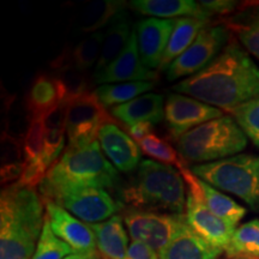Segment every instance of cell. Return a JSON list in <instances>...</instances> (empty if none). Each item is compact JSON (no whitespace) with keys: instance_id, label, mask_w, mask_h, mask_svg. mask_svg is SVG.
I'll use <instances>...</instances> for the list:
<instances>
[{"instance_id":"obj_1","label":"cell","mask_w":259,"mask_h":259,"mask_svg":"<svg viewBox=\"0 0 259 259\" xmlns=\"http://www.w3.org/2000/svg\"><path fill=\"white\" fill-rule=\"evenodd\" d=\"M171 89L231 113L259 96V66L232 41L205 69L174 84Z\"/></svg>"},{"instance_id":"obj_2","label":"cell","mask_w":259,"mask_h":259,"mask_svg":"<svg viewBox=\"0 0 259 259\" xmlns=\"http://www.w3.org/2000/svg\"><path fill=\"white\" fill-rule=\"evenodd\" d=\"M45 202L36 190L14 183L0 194V259H32L44 229Z\"/></svg>"},{"instance_id":"obj_3","label":"cell","mask_w":259,"mask_h":259,"mask_svg":"<svg viewBox=\"0 0 259 259\" xmlns=\"http://www.w3.org/2000/svg\"><path fill=\"white\" fill-rule=\"evenodd\" d=\"M119 171L107 160L99 141L80 148H66L47 171L38 192L45 196L70 187H99L111 190L118 186Z\"/></svg>"},{"instance_id":"obj_4","label":"cell","mask_w":259,"mask_h":259,"mask_svg":"<svg viewBox=\"0 0 259 259\" xmlns=\"http://www.w3.org/2000/svg\"><path fill=\"white\" fill-rule=\"evenodd\" d=\"M187 194L185 180L176 168L143 160L134 180L121 190V199L132 209L184 213Z\"/></svg>"},{"instance_id":"obj_5","label":"cell","mask_w":259,"mask_h":259,"mask_svg":"<svg viewBox=\"0 0 259 259\" xmlns=\"http://www.w3.org/2000/svg\"><path fill=\"white\" fill-rule=\"evenodd\" d=\"M248 138L232 115H222L197 126L177 141L178 153L191 163H210L239 155Z\"/></svg>"},{"instance_id":"obj_6","label":"cell","mask_w":259,"mask_h":259,"mask_svg":"<svg viewBox=\"0 0 259 259\" xmlns=\"http://www.w3.org/2000/svg\"><path fill=\"white\" fill-rule=\"evenodd\" d=\"M192 173L259 211V155L239 154L221 161L196 164Z\"/></svg>"},{"instance_id":"obj_7","label":"cell","mask_w":259,"mask_h":259,"mask_svg":"<svg viewBox=\"0 0 259 259\" xmlns=\"http://www.w3.org/2000/svg\"><path fill=\"white\" fill-rule=\"evenodd\" d=\"M122 220L132 240L150 246L157 253L189 227L185 213L130 209Z\"/></svg>"},{"instance_id":"obj_8","label":"cell","mask_w":259,"mask_h":259,"mask_svg":"<svg viewBox=\"0 0 259 259\" xmlns=\"http://www.w3.org/2000/svg\"><path fill=\"white\" fill-rule=\"evenodd\" d=\"M41 197L44 200L57 203L88 225L106 221L115 216L121 208V204L108 191L99 187H70L52 191Z\"/></svg>"},{"instance_id":"obj_9","label":"cell","mask_w":259,"mask_h":259,"mask_svg":"<svg viewBox=\"0 0 259 259\" xmlns=\"http://www.w3.org/2000/svg\"><path fill=\"white\" fill-rule=\"evenodd\" d=\"M180 173L189 186L185 212L187 225L196 234H198L213 247L226 251L236 228L228 222L223 221L206 208L200 196L198 177L194 176L192 170L190 171L185 167L180 169Z\"/></svg>"},{"instance_id":"obj_10","label":"cell","mask_w":259,"mask_h":259,"mask_svg":"<svg viewBox=\"0 0 259 259\" xmlns=\"http://www.w3.org/2000/svg\"><path fill=\"white\" fill-rule=\"evenodd\" d=\"M229 29L225 24H208L193 44L169 65L166 77L169 82L193 76L205 69L218 58L228 44Z\"/></svg>"},{"instance_id":"obj_11","label":"cell","mask_w":259,"mask_h":259,"mask_svg":"<svg viewBox=\"0 0 259 259\" xmlns=\"http://www.w3.org/2000/svg\"><path fill=\"white\" fill-rule=\"evenodd\" d=\"M115 121L96 93L90 92L69 103L66 119L67 148H80L96 142L103 124Z\"/></svg>"},{"instance_id":"obj_12","label":"cell","mask_w":259,"mask_h":259,"mask_svg":"<svg viewBox=\"0 0 259 259\" xmlns=\"http://www.w3.org/2000/svg\"><path fill=\"white\" fill-rule=\"evenodd\" d=\"M222 115L221 109L183 94H168L164 102V120L171 138L176 141L197 126Z\"/></svg>"},{"instance_id":"obj_13","label":"cell","mask_w":259,"mask_h":259,"mask_svg":"<svg viewBox=\"0 0 259 259\" xmlns=\"http://www.w3.org/2000/svg\"><path fill=\"white\" fill-rule=\"evenodd\" d=\"M51 229L76 253H96V240L92 226L80 221L52 200H44Z\"/></svg>"},{"instance_id":"obj_14","label":"cell","mask_w":259,"mask_h":259,"mask_svg":"<svg viewBox=\"0 0 259 259\" xmlns=\"http://www.w3.org/2000/svg\"><path fill=\"white\" fill-rule=\"evenodd\" d=\"M157 73L147 69L139 57L137 34L132 31L127 46L116 59L102 69L94 73V83L115 84L126 82H155Z\"/></svg>"},{"instance_id":"obj_15","label":"cell","mask_w":259,"mask_h":259,"mask_svg":"<svg viewBox=\"0 0 259 259\" xmlns=\"http://www.w3.org/2000/svg\"><path fill=\"white\" fill-rule=\"evenodd\" d=\"M97 141L102 153L118 171L130 173L141 164L142 150L134 138L126 134L116 121L103 124L99 131Z\"/></svg>"},{"instance_id":"obj_16","label":"cell","mask_w":259,"mask_h":259,"mask_svg":"<svg viewBox=\"0 0 259 259\" xmlns=\"http://www.w3.org/2000/svg\"><path fill=\"white\" fill-rule=\"evenodd\" d=\"M176 19L145 18L136 25L139 57L147 69H158L173 32Z\"/></svg>"},{"instance_id":"obj_17","label":"cell","mask_w":259,"mask_h":259,"mask_svg":"<svg viewBox=\"0 0 259 259\" xmlns=\"http://www.w3.org/2000/svg\"><path fill=\"white\" fill-rule=\"evenodd\" d=\"M65 101V88L56 74L38 73L29 87L24 97L28 116L42 119L52 109ZM29 120V121H30Z\"/></svg>"},{"instance_id":"obj_18","label":"cell","mask_w":259,"mask_h":259,"mask_svg":"<svg viewBox=\"0 0 259 259\" xmlns=\"http://www.w3.org/2000/svg\"><path fill=\"white\" fill-rule=\"evenodd\" d=\"M92 226L97 253L102 259H127L128 235L122 216L115 215Z\"/></svg>"},{"instance_id":"obj_19","label":"cell","mask_w":259,"mask_h":259,"mask_svg":"<svg viewBox=\"0 0 259 259\" xmlns=\"http://www.w3.org/2000/svg\"><path fill=\"white\" fill-rule=\"evenodd\" d=\"M112 114L126 126L148 121L153 125L161 122L164 118V101L161 94L148 93L124 105L112 108Z\"/></svg>"},{"instance_id":"obj_20","label":"cell","mask_w":259,"mask_h":259,"mask_svg":"<svg viewBox=\"0 0 259 259\" xmlns=\"http://www.w3.org/2000/svg\"><path fill=\"white\" fill-rule=\"evenodd\" d=\"M128 8L142 15L160 19H171L174 17H196L209 19L210 15L193 0H132Z\"/></svg>"},{"instance_id":"obj_21","label":"cell","mask_w":259,"mask_h":259,"mask_svg":"<svg viewBox=\"0 0 259 259\" xmlns=\"http://www.w3.org/2000/svg\"><path fill=\"white\" fill-rule=\"evenodd\" d=\"M222 252L196 234L189 226L158 255L160 259H216Z\"/></svg>"},{"instance_id":"obj_22","label":"cell","mask_w":259,"mask_h":259,"mask_svg":"<svg viewBox=\"0 0 259 259\" xmlns=\"http://www.w3.org/2000/svg\"><path fill=\"white\" fill-rule=\"evenodd\" d=\"M208 24L209 19L196 17L176 18V25H174L158 71H167L169 65L193 44L200 30Z\"/></svg>"},{"instance_id":"obj_23","label":"cell","mask_w":259,"mask_h":259,"mask_svg":"<svg viewBox=\"0 0 259 259\" xmlns=\"http://www.w3.org/2000/svg\"><path fill=\"white\" fill-rule=\"evenodd\" d=\"M103 38H105L103 31L88 35L73 48L65 50L59 57L52 61L51 66L53 67V70L60 66H73L88 72V70L96 65L100 59Z\"/></svg>"},{"instance_id":"obj_24","label":"cell","mask_w":259,"mask_h":259,"mask_svg":"<svg viewBox=\"0 0 259 259\" xmlns=\"http://www.w3.org/2000/svg\"><path fill=\"white\" fill-rule=\"evenodd\" d=\"M132 31H130L128 16L124 10L112 19L109 27L105 31L101 56L96 64L95 72L105 69L120 56L122 51L127 46Z\"/></svg>"},{"instance_id":"obj_25","label":"cell","mask_w":259,"mask_h":259,"mask_svg":"<svg viewBox=\"0 0 259 259\" xmlns=\"http://www.w3.org/2000/svg\"><path fill=\"white\" fill-rule=\"evenodd\" d=\"M128 3L120 0H95L80 10L77 17V28L82 32H97L119 12L124 11Z\"/></svg>"},{"instance_id":"obj_26","label":"cell","mask_w":259,"mask_h":259,"mask_svg":"<svg viewBox=\"0 0 259 259\" xmlns=\"http://www.w3.org/2000/svg\"><path fill=\"white\" fill-rule=\"evenodd\" d=\"M225 25L234 32L248 53L259 60V5L239 12L227 19Z\"/></svg>"},{"instance_id":"obj_27","label":"cell","mask_w":259,"mask_h":259,"mask_svg":"<svg viewBox=\"0 0 259 259\" xmlns=\"http://www.w3.org/2000/svg\"><path fill=\"white\" fill-rule=\"evenodd\" d=\"M198 183L200 187V196H202L206 208L215 213L216 216H219L220 219H222L223 221L228 222L229 225L234 226L236 228L238 223L247 213V210L239 203H236L234 199H232L231 197L222 193L221 191L209 185L208 183L199 179V178Z\"/></svg>"},{"instance_id":"obj_28","label":"cell","mask_w":259,"mask_h":259,"mask_svg":"<svg viewBox=\"0 0 259 259\" xmlns=\"http://www.w3.org/2000/svg\"><path fill=\"white\" fill-rule=\"evenodd\" d=\"M226 253L232 259H259V220L242 223L235 229Z\"/></svg>"},{"instance_id":"obj_29","label":"cell","mask_w":259,"mask_h":259,"mask_svg":"<svg viewBox=\"0 0 259 259\" xmlns=\"http://www.w3.org/2000/svg\"><path fill=\"white\" fill-rule=\"evenodd\" d=\"M156 82H126L100 85L95 90L97 97L106 107H115L124 105L137 97L148 94L153 90Z\"/></svg>"},{"instance_id":"obj_30","label":"cell","mask_w":259,"mask_h":259,"mask_svg":"<svg viewBox=\"0 0 259 259\" xmlns=\"http://www.w3.org/2000/svg\"><path fill=\"white\" fill-rule=\"evenodd\" d=\"M138 143L141 150L151 158H155L168 166H176L179 170L185 168L184 160L180 157L179 153L167 141L158 137L157 135L150 134Z\"/></svg>"},{"instance_id":"obj_31","label":"cell","mask_w":259,"mask_h":259,"mask_svg":"<svg viewBox=\"0 0 259 259\" xmlns=\"http://www.w3.org/2000/svg\"><path fill=\"white\" fill-rule=\"evenodd\" d=\"M56 74L65 88V101L70 103L73 100L90 93V83L87 71L73 66H60L54 69Z\"/></svg>"},{"instance_id":"obj_32","label":"cell","mask_w":259,"mask_h":259,"mask_svg":"<svg viewBox=\"0 0 259 259\" xmlns=\"http://www.w3.org/2000/svg\"><path fill=\"white\" fill-rule=\"evenodd\" d=\"M255 147L259 148V96L235 107L229 113Z\"/></svg>"},{"instance_id":"obj_33","label":"cell","mask_w":259,"mask_h":259,"mask_svg":"<svg viewBox=\"0 0 259 259\" xmlns=\"http://www.w3.org/2000/svg\"><path fill=\"white\" fill-rule=\"evenodd\" d=\"M72 253H76V252L54 234L48 220L45 219L44 229H42L32 259H65Z\"/></svg>"},{"instance_id":"obj_34","label":"cell","mask_w":259,"mask_h":259,"mask_svg":"<svg viewBox=\"0 0 259 259\" xmlns=\"http://www.w3.org/2000/svg\"><path fill=\"white\" fill-rule=\"evenodd\" d=\"M44 124L42 119H32L29 121V126L25 131L23 137V153L24 161L36 160L42 157V151H44Z\"/></svg>"},{"instance_id":"obj_35","label":"cell","mask_w":259,"mask_h":259,"mask_svg":"<svg viewBox=\"0 0 259 259\" xmlns=\"http://www.w3.org/2000/svg\"><path fill=\"white\" fill-rule=\"evenodd\" d=\"M48 170L50 169L45 164L42 157L36 158V160L25 161L23 173H22L19 180L16 181V183L24 187H28V189L36 190V187L40 186L42 181L46 178Z\"/></svg>"},{"instance_id":"obj_36","label":"cell","mask_w":259,"mask_h":259,"mask_svg":"<svg viewBox=\"0 0 259 259\" xmlns=\"http://www.w3.org/2000/svg\"><path fill=\"white\" fill-rule=\"evenodd\" d=\"M25 163L23 145L8 132L2 135V167Z\"/></svg>"},{"instance_id":"obj_37","label":"cell","mask_w":259,"mask_h":259,"mask_svg":"<svg viewBox=\"0 0 259 259\" xmlns=\"http://www.w3.org/2000/svg\"><path fill=\"white\" fill-rule=\"evenodd\" d=\"M198 3L210 16L228 15L238 6V3L232 0H200Z\"/></svg>"},{"instance_id":"obj_38","label":"cell","mask_w":259,"mask_h":259,"mask_svg":"<svg viewBox=\"0 0 259 259\" xmlns=\"http://www.w3.org/2000/svg\"><path fill=\"white\" fill-rule=\"evenodd\" d=\"M127 259H160V255L150 246L132 240L127 250Z\"/></svg>"},{"instance_id":"obj_39","label":"cell","mask_w":259,"mask_h":259,"mask_svg":"<svg viewBox=\"0 0 259 259\" xmlns=\"http://www.w3.org/2000/svg\"><path fill=\"white\" fill-rule=\"evenodd\" d=\"M153 130H154V125L148 121L137 122V124L131 125L127 127L130 136H131L134 139H136L137 142L142 141V139H144L147 136L153 134Z\"/></svg>"},{"instance_id":"obj_40","label":"cell","mask_w":259,"mask_h":259,"mask_svg":"<svg viewBox=\"0 0 259 259\" xmlns=\"http://www.w3.org/2000/svg\"><path fill=\"white\" fill-rule=\"evenodd\" d=\"M65 259H102L97 253H72L67 255Z\"/></svg>"},{"instance_id":"obj_41","label":"cell","mask_w":259,"mask_h":259,"mask_svg":"<svg viewBox=\"0 0 259 259\" xmlns=\"http://www.w3.org/2000/svg\"><path fill=\"white\" fill-rule=\"evenodd\" d=\"M239 259H244V258H239Z\"/></svg>"}]
</instances>
